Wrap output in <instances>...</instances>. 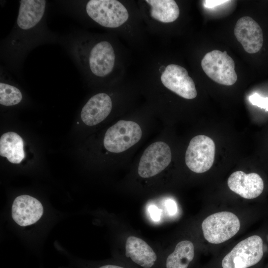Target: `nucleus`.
<instances>
[{"label": "nucleus", "mask_w": 268, "mask_h": 268, "mask_svg": "<svg viewBox=\"0 0 268 268\" xmlns=\"http://www.w3.org/2000/svg\"><path fill=\"white\" fill-rule=\"evenodd\" d=\"M16 20L10 33L0 43L1 61L18 72L28 54L35 47L58 42L59 37L46 23L48 2L20 0Z\"/></svg>", "instance_id": "nucleus-1"}, {"label": "nucleus", "mask_w": 268, "mask_h": 268, "mask_svg": "<svg viewBox=\"0 0 268 268\" xmlns=\"http://www.w3.org/2000/svg\"><path fill=\"white\" fill-rule=\"evenodd\" d=\"M59 42L82 72L102 78L113 71L115 54L110 42L100 40L91 44L84 33L75 30L60 37Z\"/></svg>", "instance_id": "nucleus-2"}, {"label": "nucleus", "mask_w": 268, "mask_h": 268, "mask_svg": "<svg viewBox=\"0 0 268 268\" xmlns=\"http://www.w3.org/2000/svg\"><path fill=\"white\" fill-rule=\"evenodd\" d=\"M60 8L73 17L85 14L99 25L109 28L118 27L127 21L129 13L116 0H59Z\"/></svg>", "instance_id": "nucleus-3"}, {"label": "nucleus", "mask_w": 268, "mask_h": 268, "mask_svg": "<svg viewBox=\"0 0 268 268\" xmlns=\"http://www.w3.org/2000/svg\"><path fill=\"white\" fill-rule=\"evenodd\" d=\"M203 236L212 244H220L234 236L239 230L238 217L228 211L213 213L205 218L201 224Z\"/></svg>", "instance_id": "nucleus-4"}, {"label": "nucleus", "mask_w": 268, "mask_h": 268, "mask_svg": "<svg viewBox=\"0 0 268 268\" xmlns=\"http://www.w3.org/2000/svg\"><path fill=\"white\" fill-rule=\"evenodd\" d=\"M263 256L262 238L253 235L241 241L222 261L223 268H248L257 264Z\"/></svg>", "instance_id": "nucleus-5"}, {"label": "nucleus", "mask_w": 268, "mask_h": 268, "mask_svg": "<svg viewBox=\"0 0 268 268\" xmlns=\"http://www.w3.org/2000/svg\"><path fill=\"white\" fill-rule=\"evenodd\" d=\"M201 65L205 74L219 84L232 85L237 80L234 62L225 51L214 50L206 53Z\"/></svg>", "instance_id": "nucleus-6"}, {"label": "nucleus", "mask_w": 268, "mask_h": 268, "mask_svg": "<svg viewBox=\"0 0 268 268\" xmlns=\"http://www.w3.org/2000/svg\"><path fill=\"white\" fill-rule=\"evenodd\" d=\"M142 131L135 122L120 120L109 128L104 138L105 148L113 153L123 152L141 138Z\"/></svg>", "instance_id": "nucleus-7"}, {"label": "nucleus", "mask_w": 268, "mask_h": 268, "mask_svg": "<svg viewBox=\"0 0 268 268\" xmlns=\"http://www.w3.org/2000/svg\"><path fill=\"white\" fill-rule=\"evenodd\" d=\"M215 144L209 137L198 135L190 141L185 154V162L193 172L202 173L212 166L215 156Z\"/></svg>", "instance_id": "nucleus-8"}, {"label": "nucleus", "mask_w": 268, "mask_h": 268, "mask_svg": "<svg viewBox=\"0 0 268 268\" xmlns=\"http://www.w3.org/2000/svg\"><path fill=\"white\" fill-rule=\"evenodd\" d=\"M171 159L169 146L163 141L155 142L144 151L139 162L138 174L144 178L153 177L165 169Z\"/></svg>", "instance_id": "nucleus-9"}, {"label": "nucleus", "mask_w": 268, "mask_h": 268, "mask_svg": "<svg viewBox=\"0 0 268 268\" xmlns=\"http://www.w3.org/2000/svg\"><path fill=\"white\" fill-rule=\"evenodd\" d=\"M161 80L167 88L184 98L192 99L197 95L193 80L187 70L179 65H168L161 75Z\"/></svg>", "instance_id": "nucleus-10"}, {"label": "nucleus", "mask_w": 268, "mask_h": 268, "mask_svg": "<svg viewBox=\"0 0 268 268\" xmlns=\"http://www.w3.org/2000/svg\"><path fill=\"white\" fill-rule=\"evenodd\" d=\"M234 35L244 49L249 54H254L262 48L263 44V31L258 23L252 17L244 16L238 20Z\"/></svg>", "instance_id": "nucleus-11"}, {"label": "nucleus", "mask_w": 268, "mask_h": 268, "mask_svg": "<svg viewBox=\"0 0 268 268\" xmlns=\"http://www.w3.org/2000/svg\"><path fill=\"white\" fill-rule=\"evenodd\" d=\"M43 213L41 203L36 198L27 195L16 197L11 208L14 221L21 226L32 225L36 222Z\"/></svg>", "instance_id": "nucleus-12"}, {"label": "nucleus", "mask_w": 268, "mask_h": 268, "mask_svg": "<svg viewBox=\"0 0 268 268\" xmlns=\"http://www.w3.org/2000/svg\"><path fill=\"white\" fill-rule=\"evenodd\" d=\"M229 189L241 197L252 199L259 196L264 190V182L256 173L246 174L242 171L233 172L228 179Z\"/></svg>", "instance_id": "nucleus-13"}, {"label": "nucleus", "mask_w": 268, "mask_h": 268, "mask_svg": "<svg viewBox=\"0 0 268 268\" xmlns=\"http://www.w3.org/2000/svg\"><path fill=\"white\" fill-rule=\"evenodd\" d=\"M112 108L111 97L105 93H99L91 97L81 111V118L87 126H95L107 118Z\"/></svg>", "instance_id": "nucleus-14"}, {"label": "nucleus", "mask_w": 268, "mask_h": 268, "mask_svg": "<svg viewBox=\"0 0 268 268\" xmlns=\"http://www.w3.org/2000/svg\"><path fill=\"white\" fill-rule=\"evenodd\" d=\"M125 256L142 268H152L157 261V256L145 241L134 236L126 241Z\"/></svg>", "instance_id": "nucleus-15"}, {"label": "nucleus", "mask_w": 268, "mask_h": 268, "mask_svg": "<svg viewBox=\"0 0 268 268\" xmlns=\"http://www.w3.org/2000/svg\"><path fill=\"white\" fill-rule=\"evenodd\" d=\"M0 155L12 163H20L25 157L22 137L14 132L3 134L0 138Z\"/></svg>", "instance_id": "nucleus-16"}, {"label": "nucleus", "mask_w": 268, "mask_h": 268, "mask_svg": "<svg viewBox=\"0 0 268 268\" xmlns=\"http://www.w3.org/2000/svg\"><path fill=\"white\" fill-rule=\"evenodd\" d=\"M195 256L192 242L185 240L178 243L174 251L168 256L165 268H188Z\"/></svg>", "instance_id": "nucleus-17"}, {"label": "nucleus", "mask_w": 268, "mask_h": 268, "mask_svg": "<svg viewBox=\"0 0 268 268\" xmlns=\"http://www.w3.org/2000/svg\"><path fill=\"white\" fill-rule=\"evenodd\" d=\"M145 1L151 6V16L157 21L172 22L179 16V8L175 0H146Z\"/></svg>", "instance_id": "nucleus-18"}, {"label": "nucleus", "mask_w": 268, "mask_h": 268, "mask_svg": "<svg viewBox=\"0 0 268 268\" xmlns=\"http://www.w3.org/2000/svg\"><path fill=\"white\" fill-rule=\"evenodd\" d=\"M0 104L11 106L19 104L22 99V94L19 88L0 78Z\"/></svg>", "instance_id": "nucleus-19"}, {"label": "nucleus", "mask_w": 268, "mask_h": 268, "mask_svg": "<svg viewBox=\"0 0 268 268\" xmlns=\"http://www.w3.org/2000/svg\"><path fill=\"white\" fill-rule=\"evenodd\" d=\"M251 104L268 111V98L263 97L258 93H254L249 97Z\"/></svg>", "instance_id": "nucleus-20"}, {"label": "nucleus", "mask_w": 268, "mask_h": 268, "mask_svg": "<svg viewBox=\"0 0 268 268\" xmlns=\"http://www.w3.org/2000/svg\"><path fill=\"white\" fill-rule=\"evenodd\" d=\"M148 211L152 220L157 222L160 219L161 210L156 206L150 205L148 207Z\"/></svg>", "instance_id": "nucleus-21"}, {"label": "nucleus", "mask_w": 268, "mask_h": 268, "mask_svg": "<svg viewBox=\"0 0 268 268\" xmlns=\"http://www.w3.org/2000/svg\"><path fill=\"white\" fill-rule=\"evenodd\" d=\"M230 0H203V5L207 8H213L222 4L229 2Z\"/></svg>", "instance_id": "nucleus-22"}, {"label": "nucleus", "mask_w": 268, "mask_h": 268, "mask_svg": "<svg viewBox=\"0 0 268 268\" xmlns=\"http://www.w3.org/2000/svg\"><path fill=\"white\" fill-rule=\"evenodd\" d=\"M165 206L168 213L171 215L175 214L177 212V205L174 201L168 200L165 202Z\"/></svg>", "instance_id": "nucleus-23"}]
</instances>
